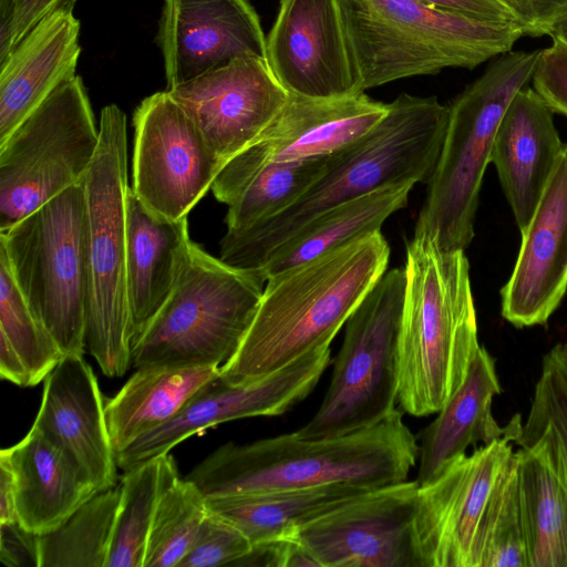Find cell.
<instances>
[{
  "label": "cell",
  "mask_w": 567,
  "mask_h": 567,
  "mask_svg": "<svg viewBox=\"0 0 567 567\" xmlns=\"http://www.w3.org/2000/svg\"><path fill=\"white\" fill-rule=\"evenodd\" d=\"M0 456L13 476L18 520L38 535L56 528L97 493L78 464L34 427Z\"/></svg>",
  "instance_id": "obj_27"
},
{
  "label": "cell",
  "mask_w": 567,
  "mask_h": 567,
  "mask_svg": "<svg viewBox=\"0 0 567 567\" xmlns=\"http://www.w3.org/2000/svg\"><path fill=\"white\" fill-rule=\"evenodd\" d=\"M439 9L458 12L482 20L512 21L509 16L491 0H416Z\"/></svg>",
  "instance_id": "obj_42"
},
{
  "label": "cell",
  "mask_w": 567,
  "mask_h": 567,
  "mask_svg": "<svg viewBox=\"0 0 567 567\" xmlns=\"http://www.w3.org/2000/svg\"><path fill=\"white\" fill-rule=\"evenodd\" d=\"M224 164L251 145L289 92L266 58L248 55L167 90Z\"/></svg>",
  "instance_id": "obj_16"
},
{
  "label": "cell",
  "mask_w": 567,
  "mask_h": 567,
  "mask_svg": "<svg viewBox=\"0 0 567 567\" xmlns=\"http://www.w3.org/2000/svg\"><path fill=\"white\" fill-rule=\"evenodd\" d=\"M331 156L258 166L227 161L210 188L228 207L227 229L248 227L291 206L322 174Z\"/></svg>",
  "instance_id": "obj_31"
},
{
  "label": "cell",
  "mask_w": 567,
  "mask_h": 567,
  "mask_svg": "<svg viewBox=\"0 0 567 567\" xmlns=\"http://www.w3.org/2000/svg\"><path fill=\"white\" fill-rule=\"evenodd\" d=\"M100 143L83 181L86 204L89 308L85 348L107 377L132 364L126 288V115L116 105L100 115Z\"/></svg>",
  "instance_id": "obj_7"
},
{
  "label": "cell",
  "mask_w": 567,
  "mask_h": 567,
  "mask_svg": "<svg viewBox=\"0 0 567 567\" xmlns=\"http://www.w3.org/2000/svg\"><path fill=\"white\" fill-rule=\"evenodd\" d=\"M515 445L529 567H567V457L546 427L522 422Z\"/></svg>",
  "instance_id": "obj_24"
},
{
  "label": "cell",
  "mask_w": 567,
  "mask_h": 567,
  "mask_svg": "<svg viewBox=\"0 0 567 567\" xmlns=\"http://www.w3.org/2000/svg\"><path fill=\"white\" fill-rule=\"evenodd\" d=\"M523 423L548 429L567 457V341L557 343L544 355Z\"/></svg>",
  "instance_id": "obj_37"
},
{
  "label": "cell",
  "mask_w": 567,
  "mask_h": 567,
  "mask_svg": "<svg viewBox=\"0 0 567 567\" xmlns=\"http://www.w3.org/2000/svg\"><path fill=\"white\" fill-rule=\"evenodd\" d=\"M251 548L249 539L236 526L209 512L177 567L235 566Z\"/></svg>",
  "instance_id": "obj_38"
},
{
  "label": "cell",
  "mask_w": 567,
  "mask_h": 567,
  "mask_svg": "<svg viewBox=\"0 0 567 567\" xmlns=\"http://www.w3.org/2000/svg\"><path fill=\"white\" fill-rule=\"evenodd\" d=\"M266 59L292 94L332 99L358 87L340 0H279Z\"/></svg>",
  "instance_id": "obj_17"
},
{
  "label": "cell",
  "mask_w": 567,
  "mask_h": 567,
  "mask_svg": "<svg viewBox=\"0 0 567 567\" xmlns=\"http://www.w3.org/2000/svg\"><path fill=\"white\" fill-rule=\"evenodd\" d=\"M513 445L512 435L483 444L419 485L414 534L421 567H478L483 517Z\"/></svg>",
  "instance_id": "obj_13"
},
{
  "label": "cell",
  "mask_w": 567,
  "mask_h": 567,
  "mask_svg": "<svg viewBox=\"0 0 567 567\" xmlns=\"http://www.w3.org/2000/svg\"><path fill=\"white\" fill-rule=\"evenodd\" d=\"M32 427L62 449L97 492L116 486L117 464L105 405L96 377L83 355L65 354L45 378Z\"/></svg>",
  "instance_id": "obj_21"
},
{
  "label": "cell",
  "mask_w": 567,
  "mask_h": 567,
  "mask_svg": "<svg viewBox=\"0 0 567 567\" xmlns=\"http://www.w3.org/2000/svg\"><path fill=\"white\" fill-rule=\"evenodd\" d=\"M389 257L380 230L269 277L251 324L220 375L230 383L252 382L330 346L386 271Z\"/></svg>",
  "instance_id": "obj_2"
},
{
  "label": "cell",
  "mask_w": 567,
  "mask_h": 567,
  "mask_svg": "<svg viewBox=\"0 0 567 567\" xmlns=\"http://www.w3.org/2000/svg\"><path fill=\"white\" fill-rule=\"evenodd\" d=\"M478 567H529L515 452L492 493L483 517Z\"/></svg>",
  "instance_id": "obj_36"
},
{
  "label": "cell",
  "mask_w": 567,
  "mask_h": 567,
  "mask_svg": "<svg viewBox=\"0 0 567 567\" xmlns=\"http://www.w3.org/2000/svg\"><path fill=\"white\" fill-rule=\"evenodd\" d=\"M374 488L328 484L207 497V508L236 526L252 546L290 539L312 520Z\"/></svg>",
  "instance_id": "obj_29"
},
{
  "label": "cell",
  "mask_w": 567,
  "mask_h": 567,
  "mask_svg": "<svg viewBox=\"0 0 567 567\" xmlns=\"http://www.w3.org/2000/svg\"><path fill=\"white\" fill-rule=\"evenodd\" d=\"M419 484L374 488L312 520L295 538L318 567H421L414 519Z\"/></svg>",
  "instance_id": "obj_15"
},
{
  "label": "cell",
  "mask_w": 567,
  "mask_h": 567,
  "mask_svg": "<svg viewBox=\"0 0 567 567\" xmlns=\"http://www.w3.org/2000/svg\"><path fill=\"white\" fill-rule=\"evenodd\" d=\"M133 186L142 203L168 219L186 218L212 188L224 162L167 90L134 113Z\"/></svg>",
  "instance_id": "obj_12"
},
{
  "label": "cell",
  "mask_w": 567,
  "mask_h": 567,
  "mask_svg": "<svg viewBox=\"0 0 567 567\" xmlns=\"http://www.w3.org/2000/svg\"><path fill=\"white\" fill-rule=\"evenodd\" d=\"M99 143L86 87L75 75L0 143V233L80 184Z\"/></svg>",
  "instance_id": "obj_11"
},
{
  "label": "cell",
  "mask_w": 567,
  "mask_h": 567,
  "mask_svg": "<svg viewBox=\"0 0 567 567\" xmlns=\"http://www.w3.org/2000/svg\"><path fill=\"white\" fill-rule=\"evenodd\" d=\"M39 536L19 520L0 523V560L9 567H39Z\"/></svg>",
  "instance_id": "obj_41"
},
{
  "label": "cell",
  "mask_w": 567,
  "mask_h": 567,
  "mask_svg": "<svg viewBox=\"0 0 567 567\" xmlns=\"http://www.w3.org/2000/svg\"><path fill=\"white\" fill-rule=\"evenodd\" d=\"M177 477L176 463L169 453L125 472L105 567H143L158 502Z\"/></svg>",
  "instance_id": "obj_32"
},
{
  "label": "cell",
  "mask_w": 567,
  "mask_h": 567,
  "mask_svg": "<svg viewBox=\"0 0 567 567\" xmlns=\"http://www.w3.org/2000/svg\"><path fill=\"white\" fill-rule=\"evenodd\" d=\"M330 360V346H323L252 382L230 383L219 372L171 421L116 453L117 467L126 472L227 421L285 413L311 393Z\"/></svg>",
  "instance_id": "obj_14"
},
{
  "label": "cell",
  "mask_w": 567,
  "mask_h": 567,
  "mask_svg": "<svg viewBox=\"0 0 567 567\" xmlns=\"http://www.w3.org/2000/svg\"><path fill=\"white\" fill-rule=\"evenodd\" d=\"M413 186V183L385 185L323 210L276 246L254 272L267 281L280 271L380 231L383 223L406 205Z\"/></svg>",
  "instance_id": "obj_28"
},
{
  "label": "cell",
  "mask_w": 567,
  "mask_h": 567,
  "mask_svg": "<svg viewBox=\"0 0 567 567\" xmlns=\"http://www.w3.org/2000/svg\"><path fill=\"white\" fill-rule=\"evenodd\" d=\"M0 340L21 361L28 386L45 380L64 357L19 290L6 256L0 251Z\"/></svg>",
  "instance_id": "obj_34"
},
{
  "label": "cell",
  "mask_w": 567,
  "mask_h": 567,
  "mask_svg": "<svg viewBox=\"0 0 567 567\" xmlns=\"http://www.w3.org/2000/svg\"><path fill=\"white\" fill-rule=\"evenodd\" d=\"M388 111L389 103L365 92L332 99L289 93L261 135L230 159L258 166L329 157L370 132Z\"/></svg>",
  "instance_id": "obj_20"
},
{
  "label": "cell",
  "mask_w": 567,
  "mask_h": 567,
  "mask_svg": "<svg viewBox=\"0 0 567 567\" xmlns=\"http://www.w3.org/2000/svg\"><path fill=\"white\" fill-rule=\"evenodd\" d=\"M551 34L558 35L561 40H564L567 43V16H565L559 22H557Z\"/></svg>",
  "instance_id": "obj_44"
},
{
  "label": "cell",
  "mask_w": 567,
  "mask_h": 567,
  "mask_svg": "<svg viewBox=\"0 0 567 567\" xmlns=\"http://www.w3.org/2000/svg\"><path fill=\"white\" fill-rule=\"evenodd\" d=\"M86 228L81 182L0 233V251L19 290L64 355L85 349Z\"/></svg>",
  "instance_id": "obj_9"
},
{
  "label": "cell",
  "mask_w": 567,
  "mask_h": 567,
  "mask_svg": "<svg viewBox=\"0 0 567 567\" xmlns=\"http://www.w3.org/2000/svg\"><path fill=\"white\" fill-rule=\"evenodd\" d=\"M187 217L168 219L147 208L130 187L126 197V288L133 342L163 308L187 260Z\"/></svg>",
  "instance_id": "obj_25"
},
{
  "label": "cell",
  "mask_w": 567,
  "mask_h": 567,
  "mask_svg": "<svg viewBox=\"0 0 567 567\" xmlns=\"http://www.w3.org/2000/svg\"><path fill=\"white\" fill-rule=\"evenodd\" d=\"M76 0H64L0 61V143L62 83L81 53Z\"/></svg>",
  "instance_id": "obj_22"
},
{
  "label": "cell",
  "mask_w": 567,
  "mask_h": 567,
  "mask_svg": "<svg viewBox=\"0 0 567 567\" xmlns=\"http://www.w3.org/2000/svg\"><path fill=\"white\" fill-rule=\"evenodd\" d=\"M404 287V268L385 271L349 317L326 395L312 419L295 432L299 437L346 435L395 410Z\"/></svg>",
  "instance_id": "obj_10"
},
{
  "label": "cell",
  "mask_w": 567,
  "mask_h": 567,
  "mask_svg": "<svg viewBox=\"0 0 567 567\" xmlns=\"http://www.w3.org/2000/svg\"><path fill=\"white\" fill-rule=\"evenodd\" d=\"M266 281L192 244L172 295L132 344V364L218 367L239 349Z\"/></svg>",
  "instance_id": "obj_8"
},
{
  "label": "cell",
  "mask_w": 567,
  "mask_h": 567,
  "mask_svg": "<svg viewBox=\"0 0 567 567\" xmlns=\"http://www.w3.org/2000/svg\"><path fill=\"white\" fill-rule=\"evenodd\" d=\"M501 391L494 358L481 346L461 386L419 435L420 465L415 481L420 486L436 478L451 462L466 454L470 446L488 444L507 435L517 440L523 422L518 414L505 426L493 416V399Z\"/></svg>",
  "instance_id": "obj_26"
},
{
  "label": "cell",
  "mask_w": 567,
  "mask_h": 567,
  "mask_svg": "<svg viewBox=\"0 0 567 567\" xmlns=\"http://www.w3.org/2000/svg\"><path fill=\"white\" fill-rule=\"evenodd\" d=\"M551 45L539 50L533 89L554 112L567 116V43L551 34Z\"/></svg>",
  "instance_id": "obj_39"
},
{
  "label": "cell",
  "mask_w": 567,
  "mask_h": 567,
  "mask_svg": "<svg viewBox=\"0 0 567 567\" xmlns=\"http://www.w3.org/2000/svg\"><path fill=\"white\" fill-rule=\"evenodd\" d=\"M219 372L218 367L137 368L105 404L115 454L145 433L171 421Z\"/></svg>",
  "instance_id": "obj_30"
},
{
  "label": "cell",
  "mask_w": 567,
  "mask_h": 567,
  "mask_svg": "<svg viewBox=\"0 0 567 567\" xmlns=\"http://www.w3.org/2000/svg\"><path fill=\"white\" fill-rule=\"evenodd\" d=\"M340 4L362 92L444 69L473 70L512 51L524 35L512 21L476 19L416 0H340Z\"/></svg>",
  "instance_id": "obj_5"
},
{
  "label": "cell",
  "mask_w": 567,
  "mask_h": 567,
  "mask_svg": "<svg viewBox=\"0 0 567 567\" xmlns=\"http://www.w3.org/2000/svg\"><path fill=\"white\" fill-rule=\"evenodd\" d=\"M398 337V403L414 416L437 413L463 383L480 349L470 265L423 233L406 244Z\"/></svg>",
  "instance_id": "obj_4"
},
{
  "label": "cell",
  "mask_w": 567,
  "mask_h": 567,
  "mask_svg": "<svg viewBox=\"0 0 567 567\" xmlns=\"http://www.w3.org/2000/svg\"><path fill=\"white\" fill-rule=\"evenodd\" d=\"M121 486L100 491L39 536V567H105Z\"/></svg>",
  "instance_id": "obj_33"
},
{
  "label": "cell",
  "mask_w": 567,
  "mask_h": 567,
  "mask_svg": "<svg viewBox=\"0 0 567 567\" xmlns=\"http://www.w3.org/2000/svg\"><path fill=\"white\" fill-rule=\"evenodd\" d=\"M18 520L14 482L7 461L0 456V523Z\"/></svg>",
  "instance_id": "obj_43"
},
{
  "label": "cell",
  "mask_w": 567,
  "mask_h": 567,
  "mask_svg": "<svg viewBox=\"0 0 567 567\" xmlns=\"http://www.w3.org/2000/svg\"><path fill=\"white\" fill-rule=\"evenodd\" d=\"M554 112L525 86L511 100L497 127L491 163L522 233L564 148Z\"/></svg>",
  "instance_id": "obj_23"
},
{
  "label": "cell",
  "mask_w": 567,
  "mask_h": 567,
  "mask_svg": "<svg viewBox=\"0 0 567 567\" xmlns=\"http://www.w3.org/2000/svg\"><path fill=\"white\" fill-rule=\"evenodd\" d=\"M417 439L395 409L382 421L330 439L295 432L248 444L228 442L186 476L207 497L353 484L379 488L408 480Z\"/></svg>",
  "instance_id": "obj_3"
},
{
  "label": "cell",
  "mask_w": 567,
  "mask_h": 567,
  "mask_svg": "<svg viewBox=\"0 0 567 567\" xmlns=\"http://www.w3.org/2000/svg\"><path fill=\"white\" fill-rule=\"evenodd\" d=\"M64 0H0V61Z\"/></svg>",
  "instance_id": "obj_40"
},
{
  "label": "cell",
  "mask_w": 567,
  "mask_h": 567,
  "mask_svg": "<svg viewBox=\"0 0 567 567\" xmlns=\"http://www.w3.org/2000/svg\"><path fill=\"white\" fill-rule=\"evenodd\" d=\"M450 107L436 96L401 93L365 135L333 154L315 183L291 206L241 229H227L219 259L256 270L266 256L316 215L398 183H429L444 142Z\"/></svg>",
  "instance_id": "obj_1"
},
{
  "label": "cell",
  "mask_w": 567,
  "mask_h": 567,
  "mask_svg": "<svg viewBox=\"0 0 567 567\" xmlns=\"http://www.w3.org/2000/svg\"><path fill=\"white\" fill-rule=\"evenodd\" d=\"M520 235L501 312L517 328L544 326L567 292V143Z\"/></svg>",
  "instance_id": "obj_19"
},
{
  "label": "cell",
  "mask_w": 567,
  "mask_h": 567,
  "mask_svg": "<svg viewBox=\"0 0 567 567\" xmlns=\"http://www.w3.org/2000/svg\"><path fill=\"white\" fill-rule=\"evenodd\" d=\"M539 50L501 54L452 102L442 150L414 233L429 235L442 250H465L483 176L499 122L517 91L532 81Z\"/></svg>",
  "instance_id": "obj_6"
},
{
  "label": "cell",
  "mask_w": 567,
  "mask_h": 567,
  "mask_svg": "<svg viewBox=\"0 0 567 567\" xmlns=\"http://www.w3.org/2000/svg\"><path fill=\"white\" fill-rule=\"evenodd\" d=\"M156 42L166 90L238 58H266V34L249 0H164Z\"/></svg>",
  "instance_id": "obj_18"
},
{
  "label": "cell",
  "mask_w": 567,
  "mask_h": 567,
  "mask_svg": "<svg viewBox=\"0 0 567 567\" xmlns=\"http://www.w3.org/2000/svg\"><path fill=\"white\" fill-rule=\"evenodd\" d=\"M209 513L206 497L179 476L163 493L147 538L143 567H177Z\"/></svg>",
  "instance_id": "obj_35"
}]
</instances>
